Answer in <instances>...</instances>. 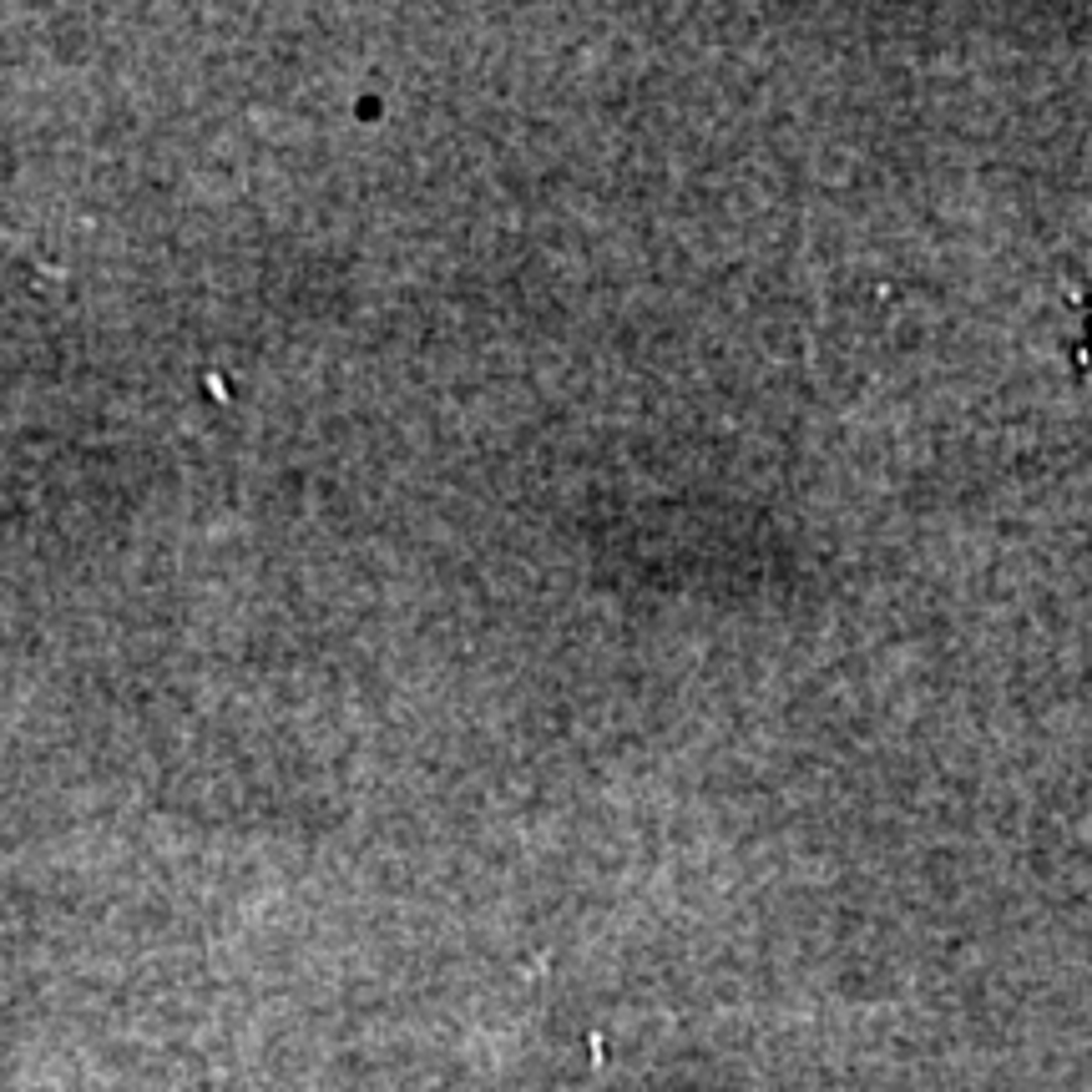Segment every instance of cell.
<instances>
[{
  "label": "cell",
  "instance_id": "1",
  "mask_svg": "<svg viewBox=\"0 0 1092 1092\" xmlns=\"http://www.w3.org/2000/svg\"><path fill=\"white\" fill-rule=\"evenodd\" d=\"M1087 364H1092V314H1087Z\"/></svg>",
  "mask_w": 1092,
  "mask_h": 1092
}]
</instances>
